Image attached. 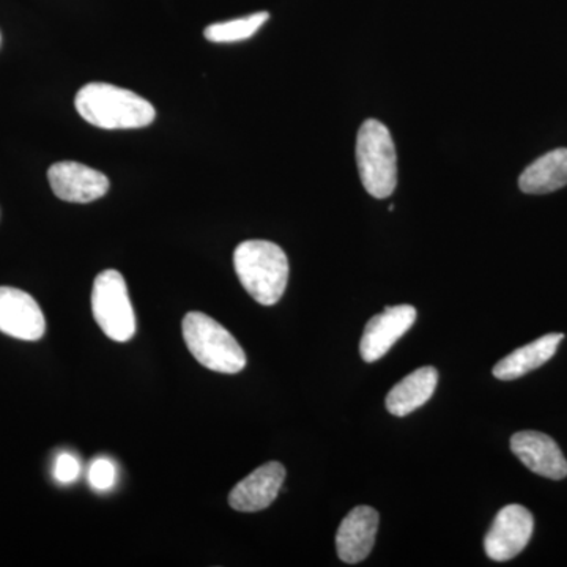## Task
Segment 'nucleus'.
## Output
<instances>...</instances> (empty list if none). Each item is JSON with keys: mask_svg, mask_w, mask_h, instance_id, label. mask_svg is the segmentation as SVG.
<instances>
[{"mask_svg": "<svg viewBox=\"0 0 567 567\" xmlns=\"http://www.w3.org/2000/svg\"><path fill=\"white\" fill-rule=\"evenodd\" d=\"M535 529V518L527 507L507 505L496 514L494 524L484 537V550L494 561L516 558L528 546Z\"/></svg>", "mask_w": 567, "mask_h": 567, "instance_id": "6", "label": "nucleus"}, {"mask_svg": "<svg viewBox=\"0 0 567 567\" xmlns=\"http://www.w3.org/2000/svg\"><path fill=\"white\" fill-rule=\"evenodd\" d=\"M182 328L186 346L197 363L219 374H238L244 371V349L221 323L204 312L194 311L185 316Z\"/></svg>", "mask_w": 567, "mask_h": 567, "instance_id": "3", "label": "nucleus"}, {"mask_svg": "<svg viewBox=\"0 0 567 567\" xmlns=\"http://www.w3.org/2000/svg\"><path fill=\"white\" fill-rule=\"evenodd\" d=\"M89 481L96 491H107L115 483V466L107 458H96L89 470Z\"/></svg>", "mask_w": 567, "mask_h": 567, "instance_id": "17", "label": "nucleus"}, {"mask_svg": "<svg viewBox=\"0 0 567 567\" xmlns=\"http://www.w3.org/2000/svg\"><path fill=\"white\" fill-rule=\"evenodd\" d=\"M92 312L103 333L115 342H126L136 333V316L125 278L117 270L96 276L92 289Z\"/></svg>", "mask_w": 567, "mask_h": 567, "instance_id": "5", "label": "nucleus"}, {"mask_svg": "<svg viewBox=\"0 0 567 567\" xmlns=\"http://www.w3.org/2000/svg\"><path fill=\"white\" fill-rule=\"evenodd\" d=\"M417 312L413 306H386L382 315L372 317L364 328L360 342V353L365 363H374L390 352L416 322Z\"/></svg>", "mask_w": 567, "mask_h": 567, "instance_id": "7", "label": "nucleus"}, {"mask_svg": "<svg viewBox=\"0 0 567 567\" xmlns=\"http://www.w3.org/2000/svg\"><path fill=\"white\" fill-rule=\"evenodd\" d=\"M0 331L22 341L43 338L47 320L31 295L14 287H0Z\"/></svg>", "mask_w": 567, "mask_h": 567, "instance_id": "9", "label": "nucleus"}, {"mask_svg": "<svg viewBox=\"0 0 567 567\" xmlns=\"http://www.w3.org/2000/svg\"><path fill=\"white\" fill-rule=\"evenodd\" d=\"M235 271L246 292L257 303L274 306L281 300L289 281V260L281 246L265 240H248L234 252Z\"/></svg>", "mask_w": 567, "mask_h": 567, "instance_id": "2", "label": "nucleus"}, {"mask_svg": "<svg viewBox=\"0 0 567 567\" xmlns=\"http://www.w3.org/2000/svg\"><path fill=\"white\" fill-rule=\"evenodd\" d=\"M74 104L85 122L104 130L144 128L156 117L151 102L106 82L84 85L78 92Z\"/></svg>", "mask_w": 567, "mask_h": 567, "instance_id": "1", "label": "nucleus"}, {"mask_svg": "<svg viewBox=\"0 0 567 567\" xmlns=\"http://www.w3.org/2000/svg\"><path fill=\"white\" fill-rule=\"evenodd\" d=\"M379 513L371 506H358L347 514L336 535L338 557L347 565H357L369 557L379 532Z\"/></svg>", "mask_w": 567, "mask_h": 567, "instance_id": "11", "label": "nucleus"}, {"mask_svg": "<svg viewBox=\"0 0 567 567\" xmlns=\"http://www.w3.org/2000/svg\"><path fill=\"white\" fill-rule=\"evenodd\" d=\"M48 178L52 192L65 203H93L110 189L106 175L76 162L52 164Z\"/></svg>", "mask_w": 567, "mask_h": 567, "instance_id": "8", "label": "nucleus"}, {"mask_svg": "<svg viewBox=\"0 0 567 567\" xmlns=\"http://www.w3.org/2000/svg\"><path fill=\"white\" fill-rule=\"evenodd\" d=\"M286 468L279 462H268L254 470L251 475L237 484L230 491L229 505L238 513H259L267 509L278 498Z\"/></svg>", "mask_w": 567, "mask_h": 567, "instance_id": "12", "label": "nucleus"}, {"mask_svg": "<svg viewBox=\"0 0 567 567\" xmlns=\"http://www.w3.org/2000/svg\"><path fill=\"white\" fill-rule=\"evenodd\" d=\"M567 185V148H557L529 164L518 178L525 194H548Z\"/></svg>", "mask_w": 567, "mask_h": 567, "instance_id": "15", "label": "nucleus"}, {"mask_svg": "<svg viewBox=\"0 0 567 567\" xmlns=\"http://www.w3.org/2000/svg\"><path fill=\"white\" fill-rule=\"evenodd\" d=\"M81 466L80 462L76 461V457L71 456V454H61L58 457V462H55L54 476L59 483L70 484L73 481L78 480L80 476Z\"/></svg>", "mask_w": 567, "mask_h": 567, "instance_id": "18", "label": "nucleus"}, {"mask_svg": "<svg viewBox=\"0 0 567 567\" xmlns=\"http://www.w3.org/2000/svg\"><path fill=\"white\" fill-rule=\"evenodd\" d=\"M565 339L563 333H550L536 339L532 344L520 347L498 361L494 368V375L498 380H516L527 375L528 372L540 368L557 353L559 342Z\"/></svg>", "mask_w": 567, "mask_h": 567, "instance_id": "14", "label": "nucleus"}, {"mask_svg": "<svg viewBox=\"0 0 567 567\" xmlns=\"http://www.w3.org/2000/svg\"><path fill=\"white\" fill-rule=\"evenodd\" d=\"M511 450L518 461L536 475L559 481L567 476V461L557 442L543 432H517L511 439Z\"/></svg>", "mask_w": 567, "mask_h": 567, "instance_id": "10", "label": "nucleus"}, {"mask_svg": "<svg viewBox=\"0 0 567 567\" xmlns=\"http://www.w3.org/2000/svg\"><path fill=\"white\" fill-rule=\"evenodd\" d=\"M270 14L267 11L238 18V20L216 22L205 29L204 37L213 43H235V41L248 40L259 32Z\"/></svg>", "mask_w": 567, "mask_h": 567, "instance_id": "16", "label": "nucleus"}, {"mask_svg": "<svg viewBox=\"0 0 567 567\" xmlns=\"http://www.w3.org/2000/svg\"><path fill=\"white\" fill-rule=\"evenodd\" d=\"M357 163L365 192L375 199H386L398 186V156L390 130L369 118L357 137Z\"/></svg>", "mask_w": 567, "mask_h": 567, "instance_id": "4", "label": "nucleus"}, {"mask_svg": "<svg viewBox=\"0 0 567 567\" xmlns=\"http://www.w3.org/2000/svg\"><path fill=\"white\" fill-rule=\"evenodd\" d=\"M439 383V372L432 365L416 369L405 377L386 395V409L391 415L406 416L431 401Z\"/></svg>", "mask_w": 567, "mask_h": 567, "instance_id": "13", "label": "nucleus"}]
</instances>
